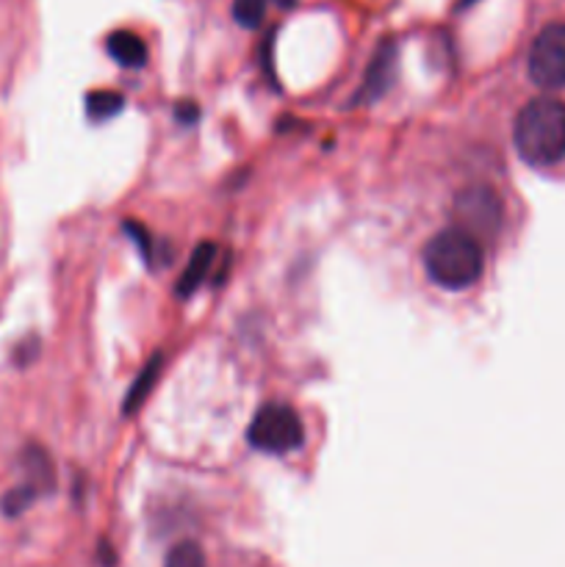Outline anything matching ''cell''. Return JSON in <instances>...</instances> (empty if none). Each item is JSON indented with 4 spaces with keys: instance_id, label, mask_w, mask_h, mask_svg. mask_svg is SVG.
Segmentation results:
<instances>
[{
    "instance_id": "obj_14",
    "label": "cell",
    "mask_w": 565,
    "mask_h": 567,
    "mask_svg": "<svg viewBox=\"0 0 565 567\" xmlns=\"http://www.w3.org/2000/svg\"><path fill=\"white\" fill-rule=\"evenodd\" d=\"M125 233L127 236H133L136 247L142 249L144 260H147V264H153V241H150V233L144 230L142 225H136V221H125Z\"/></svg>"
},
{
    "instance_id": "obj_16",
    "label": "cell",
    "mask_w": 565,
    "mask_h": 567,
    "mask_svg": "<svg viewBox=\"0 0 565 567\" xmlns=\"http://www.w3.org/2000/svg\"><path fill=\"white\" fill-rule=\"evenodd\" d=\"M277 6H280V9H291L294 3H297V0H275Z\"/></svg>"
},
{
    "instance_id": "obj_2",
    "label": "cell",
    "mask_w": 565,
    "mask_h": 567,
    "mask_svg": "<svg viewBox=\"0 0 565 567\" xmlns=\"http://www.w3.org/2000/svg\"><path fill=\"white\" fill-rule=\"evenodd\" d=\"M424 269L438 288L463 291L482 277V247L463 227H446L424 247Z\"/></svg>"
},
{
    "instance_id": "obj_13",
    "label": "cell",
    "mask_w": 565,
    "mask_h": 567,
    "mask_svg": "<svg viewBox=\"0 0 565 567\" xmlns=\"http://www.w3.org/2000/svg\"><path fill=\"white\" fill-rule=\"evenodd\" d=\"M164 567H205V554L197 543L192 540H183L166 554V563Z\"/></svg>"
},
{
    "instance_id": "obj_11",
    "label": "cell",
    "mask_w": 565,
    "mask_h": 567,
    "mask_svg": "<svg viewBox=\"0 0 565 567\" xmlns=\"http://www.w3.org/2000/svg\"><path fill=\"white\" fill-rule=\"evenodd\" d=\"M122 109H125V97L120 92L100 89V92L86 94V114L92 122H103L109 116H116Z\"/></svg>"
},
{
    "instance_id": "obj_3",
    "label": "cell",
    "mask_w": 565,
    "mask_h": 567,
    "mask_svg": "<svg viewBox=\"0 0 565 567\" xmlns=\"http://www.w3.org/2000/svg\"><path fill=\"white\" fill-rule=\"evenodd\" d=\"M247 437L249 446L258 449V452L282 457V454H291L302 446L305 432L302 421H299V415L288 404L271 402L255 413Z\"/></svg>"
},
{
    "instance_id": "obj_15",
    "label": "cell",
    "mask_w": 565,
    "mask_h": 567,
    "mask_svg": "<svg viewBox=\"0 0 565 567\" xmlns=\"http://www.w3.org/2000/svg\"><path fill=\"white\" fill-rule=\"evenodd\" d=\"M197 116H199V111H197V105H194V103H181V109H177V120H181L183 125H192Z\"/></svg>"
},
{
    "instance_id": "obj_5",
    "label": "cell",
    "mask_w": 565,
    "mask_h": 567,
    "mask_svg": "<svg viewBox=\"0 0 565 567\" xmlns=\"http://www.w3.org/2000/svg\"><path fill=\"white\" fill-rule=\"evenodd\" d=\"M458 214L463 221V230H469L471 236H496L499 227H502V203H499L496 194L485 186H471L465 188L458 197Z\"/></svg>"
},
{
    "instance_id": "obj_9",
    "label": "cell",
    "mask_w": 565,
    "mask_h": 567,
    "mask_svg": "<svg viewBox=\"0 0 565 567\" xmlns=\"http://www.w3.org/2000/svg\"><path fill=\"white\" fill-rule=\"evenodd\" d=\"M22 471H25V485L31 491H37L39 496L53 491V465H50V457L44 454V449L28 446L22 452Z\"/></svg>"
},
{
    "instance_id": "obj_6",
    "label": "cell",
    "mask_w": 565,
    "mask_h": 567,
    "mask_svg": "<svg viewBox=\"0 0 565 567\" xmlns=\"http://www.w3.org/2000/svg\"><path fill=\"white\" fill-rule=\"evenodd\" d=\"M397 42L393 39H386L380 42V48L374 50L369 61V70H366L363 86L355 94V105L360 103H374L380 100L388 89L393 86V78H397Z\"/></svg>"
},
{
    "instance_id": "obj_8",
    "label": "cell",
    "mask_w": 565,
    "mask_h": 567,
    "mask_svg": "<svg viewBox=\"0 0 565 567\" xmlns=\"http://www.w3.org/2000/svg\"><path fill=\"white\" fill-rule=\"evenodd\" d=\"M214 260H216V244L210 241L199 244V247L194 249L192 260H188L186 271L181 275V282H177V297H192V293L205 282Z\"/></svg>"
},
{
    "instance_id": "obj_1",
    "label": "cell",
    "mask_w": 565,
    "mask_h": 567,
    "mask_svg": "<svg viewBox=\"0 0 565 567\" xmlns=\"http://www.w3.org/2000/svg\"><path fill=\"white\" fill-rule=\"evenodd\" d=\"M513 142L530 166H554L565 158V103L537 97L515 116Z\"/></svg>"
},
{
    "instance_id": "obj_4",
    "label": "cell",
    "mask_w": 565,
    "mask_h": 567,
    "mask_svg": "<svg viewBox=\"0 0 565 567\" xmlns=\"http://www.w3.org/2000/svg\"><path fill=\"white\" fill-rule=\"evenodd\" d=\"M532 83L541 89L565 86V22H552L535 37L526 61Z\"/></svg>"
},
{
    "instance_id": "obj_17",
    "label": "cell",
    "mask_w": 565,
    "mask_h": 567,
    "mask_svg": "<svg viewBox=\"0 0 565 567\" xmlns=\"http://www.w3.org/2000/svg\"><path fill=\"white\" fill-rule=\"evenodd\" d=\"M471 3H474V0H460V6H463V9H465V6H471Z\"/></svg>"
},
{
    "instance_id": "obj_12",
    "label": "cell",
    "mask_w": 565,
    "mask_h": 567,
    "mask_svg": "<svg viewBox=\"0 0 565 567\" xmlns=\"http://www.w3.org/2000/svg\"><path fill=\"white\" fill-rule=\"evenodd\" d=\"M269 0H233V20L242 28H260Z\"/></svg>"
},
{
    "instance_id": "obj_10",
    "label": "cell",
    "mask_w": 565,
    "mask_h": 567,
    "mask_svg": "<svg viewBox=\"0 0 565 567\" xmlns=\"http://www.w3.org/2000/svg\"><path fill=\"white\" fill-rule=\"evenodd\" d=\"M161 360H164V358H161V354H155V358L150 360L147 365H144L142 374L133 380V385L127 388V396H125V402H122V415H133L138 408H142L144 399H147L150 391L155 388V380H158Z\"/></svg>"
},
{
    "instance_id": "obj_7",
    "label": "cell",
    "mask_w": 565,
    "mask_h": 567,
    "mask_svg": "<svg viewBox=\"0 0 565 567\" xmlns=\"http://www.w3.org/2000/svg\"><path fill=\"white\" fill-rule=\"evenodd\" d=\"M105 50H109L111 59L120 66H127V70H138L147 61V44L131 31H114L105 39Z\"/></svg>"
}]
</instances>
